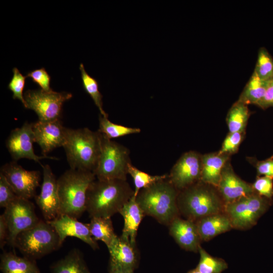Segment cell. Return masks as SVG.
<instances>
[{
	"label": "cell",
	"mask_w": 273,
	"mask_h": 273,
	"mask_svg": "<svg viewBox=\"0 0 273 273\" xmlns=\"http://www.w3.org/2000/svg\"><path fill=\"white\" fill-rule=\"evenodd\" d=\"M134 193L127 180L96 178L87 191L86 211L90 218H111L119 212Z\"/></svg>",
	"instance_id": "obj_1"
},
{
	"label": "cell",
	"mask_w": 273,
	"mask_h": 273,
	"mask_svg": "<svg viewBox=\"0 0 273 273\" xmlns=\"http://www.w3.org/2000/svg\"><path fill=\"white\" fill-rule=\"evenodd\" d=\"M179 192L167 177L141 190L136 201L145 215L169 226L180 214L177 203Z\"/></svg>",
	"instance_id": "obj_2"
},
{
	"label": "cell",
	"mask_w": 273,
	"mask_h": 273,
	"mask_svg": "<svg viewBox=\"0 0 273 273\" xmlns=\"http://www.w3.org/2000/svg\"><path fill=\"white\" fill-rule=\"evenodd\" d=\"M63 147L71 169L94 172L101 154V133L86 127L67 128Z\"/></svg>",
	"instance_id": "obj_3"
},
{
	"label": "cell",
	"mask_w": 273,
	"mask_h": 273,
	"mask_svg": "<svg viewBox=\"0 0 273 273\" xmlns=\"http://www.w3.org/2000/svg\"><path fill=\"white\" fill-rule=\"evenodd\" d=\"M96 179L93 172L70 169L57 179L60 215L79 218L86 211V193Z\"/></svg>",
	"instance_id": "obj_4"
},
{
	"label": "cell",
	"mask_w": 273,
	"mask_h": 273,
	"mask_svg": "<svg viewBox=\"0 0 273 273\" xmlns=\"http://www.w3.org/2000/svg\"><path fill=\"white\" fill-rule=\"evenodd\" d=\"M200 181L179 192L177 203L179 214L196 221L210 215L221 213L222 205L217 194Z\"/></svg>",
	"instance_id": "obj_5"
},
{
	"label": "cell",
	"mask_w": 273,
	"mask_h": 273,
	"mask_svg": "<svg viewBox=\"0 0 273 273\" xmlns=\"http://www.w3.org/2000/svg\"><path fill=\"white\" fill-rule=\"evenodd\" d=\"M61 246L54 228L47 221L40 220L34 226L17 236L14 247L17 248L23 256L36 260Z\"/></svg>",
	"instance_id": "obj_6"
},
{
	"label": "cell",
	"mask_w": 273,
	"mask_h": 273,
	"mask_svg": "<svg viewBox=\"0 0 273 273\" xmlns=\"http://www.w3.org/2000/svg\"><path fill=\"white\" fill-rule=\"evenodd\" d=\"M101 151L94 173L101 180H127L128 167L131 164L129 149L101 133Z\"/></svg>",
	"instance_id": "obj_7"
},
{
	"label": "cell",
	"mask_w": 273,
	"mask_h": 273,
	"mask_svg": "<svg viewBox=\"0 0 273 273\" xmlns=\"http://www.w3.org/2000/svg\"><path fill=\"white\" fill-rule=\"evenodd\" d=\"M271 200L256 193L224 205L233 228L246 230L254 225L270 205Z\"/></svg>",
	"instance_id": "obj_8"
},
{
	"label": "cell",
	"mask_w": 273,
	"mask_h": 273,
	"mask_svg": "<svg viewBox=\"0 0 273 273\" xmlns=\"http://www.w3.org/2000/svg\"><path fill=\"white\" fill-rule=\"evenodd\" d=\"M72 97L71 93L27 90L24 94V107L33 110L41 121L60 119L63 103Z\"/></svg>",
	"instance_id": "obj_9"
},
{
	"label": "cell",
	"mask_w": 273,
	"mask_h": 273,
	"mask_svg": "<svg viewBox=\"0 0 273 273\" xmlns=\"http://www.w3.org/2000/svg\"><path fill=\"white\" fill-rule=\"evenodd\" d=\"M9 228L8 244L14 247L17 236L36 225L40 219L37 216L33 204L28 199L17 197L4 212Z\"/></svg>",
	"instance_id": "obj_10"
},
{
	"label": "cell",
	"mask_w": 273,
	"mask_h": 273,
	"mask_svg": "<svg viewBox=\"0 0 273 273\" xmlns=\"http://www.w3.org/2000/svg\"><path fill=\"white\" fill-rule=\"evenodd\" d=\"M2 173L12 187L16 195L29 200L34 197L39 186L40 173L36 170H27L13 161L4 165Z\"/></svg>",
	"instance_id": "obj_11"
},
{
	"label": "cell",
	"mask_w": 273,
	"mask_h": 273,
	"mask_svg": "<svg viewBox=\"0 0 273 273\" xmlns=\"http://www.w3.org/2000/svg\"><path fill=\"white\" fill-rule=\"evenodd\" d=\"M202 155L195 151L183 154L172 167L168 179L179 191L200 181Z\"/></svg>",
	"instance_id": "obj_12"
},
{
	"label": "cell",
	"mask_w": 273,
	"mask_h": 273,
	"mask_svg": "<svg viewBox=\"0 0 273 273\" xmlns=\"http://www.w3.org/2000/svg\"><path fill=\"white\" fill-rule=\"evenodd\" d=\"M34 142L32 123L26 122L21 127L11 131L6 141V147L15 161L22 158H27L38 163L41 159L44 158L59 159L54 157L43 155L39 156L36 155L33 148Z\"/></svg>",
	"instance_id": "obj_13"
},
{
	"label": "cell",
	"mask_w": 273,
	"mask_h": 273,
	"mask_svg": "<svg viewBox=\"0 0 273 273\" xmlns=\"http://www.w3.org/2000/svg\"><path fill=\"white\" fill-rule=\"evenodd\" d=\"M41 166L42 183L39 194L34 198L44 219L49 221L60 215L57 179L49 165H41Z\"/></svg>",
	"instance_id": "obj_14"
},
{
	"label": "cell",
	"mask_w": 273,
	"mask_h": 273,
	"mask_svg": "<svg viewBox=\"0 0 273 273\" xmlns=\"http://www.w3.org/2000/svg\"><path fill=\"white\" fill-rule=\"evenodd\" d=\"M66 127L60 119L52 121H41L32 123V129L35 143L40 147L43 156L54 149L63 147L66 137Z\"/></svg>",
	"instance_id": "obj_15"
},
{
	"label": "cell",
	"mask_w": 273,
	"mask_h": 273,
	"mask_svg": "<svg viewBox=\"0 0 273 273\" xmlns=\"http://www.w3.org/2000/svg\"><path fill=\"white\" fill-rule=\"evenodd\" d=\"M107 248L110 254L109 271H134L138 267L139 254L136 244L117 236Z\"/></svg>",
	"instance_id": "obj_16"
},
{
	"label": "cell",
	"mask_w": 273,
	"mask_h": 273,
	"mask_svg": "<svg viewBox=\"0 0 273 273\" xmlns=\"http://www.w3.org/2000/svg\"><path fill=\"white\" fill-rule=\"evenodd\" d=\"M56 231L62 246L67 237L78 238L88 245L93 249H99V245L90 235L87 223L66 214L59 215L56 219L47 221Z\"/></svg>",
	"instance_id": "obj_17"
},
{
	"label": "cell",
	"mask_w": 273,
	"mask_h": 273,
	"mask_svg": "<svg viewBox=\"0 0 273 273\" xmlns=\"http://www.w3.org/2000/svg\"><path fill=\"white\" fill-rule=\"evenodd\" d=\"M217 188L224 205L254 193L252 185L240 178L229 162L223 169Z\"/></svg>",
	"instance_id": "obj_18"
},
{
	"label": "cell",
	"mask_w": 273,
	"mask_h": 273,
	"mask_svg": "<svg viewBox=\"0 0 273 273\" xmlns=\"http://www.w3.org/2000/svg\"><path fill=\"white\" fill-rule=\"evenodd\" d=\"M168 226L170 235L180 247L189 251H199L201 240L195 221L179 216Z\"/></svg>",
	"instance_id": "obj_19"
},
{
	"label": "cell",
	"mask_w": 273,
	"mask_h": 273,
	"mask_svg": "<svg viewBox=\"0 0 273 273\" xmlns=\"http://www.w3.org/2000/svg\"><path fill=\"white\" fill-rule=\"evenodd\" d=\"M119 213L124 219V226L120 237L133 244H136L138 228L145 215L137 203L134 195Z\"/></svg>",
	"instance_id": "obj_20"
},
{
	"label": "cell",
	"mask_w": 273,
	"mask_h": 273,
	"mask_svg": "<svg viewBox=\"0 0 273 273\" xmlns=\"http://www.w3.org/2000/svg\"><path fill=\"white\" fill-rule=\"evenodd\" d=\"M229 156L219 152L202 155L200 181L217 187L223 169L229 161Z\"/></svg>",
	"instance_id": "obj_21"
},
{
	"label": "cell",
	"mask_w": 273,
	"mask_h": 273,
	"mask_svg": "<svg viewBox=\"0 0 273 273\" xmlns=\"http://www.w3.org/2000/svg\"><path fill=\"white\" fill-rule=\"evenodd\" d=\"M195 222L201 241H208L233 228L229 217L221 213L204 217Z\"/></svg>",
	"instance_id": "obj_22"
},
{
	"label": "cell",
	"mask_w": 273,
	"mask_h": 273,
	"mask_svg": "<svg viewBox=\"0 0 273 273\" xmlns=\"http://www.w3.org/2000/svg\"><path fill=\"white\" fill-rule=\"evenodd\" d=\"M0 269L2 273H41L36 260L18 256L11 251L1 254Z\"/></svg>",
	"instance_id": "obj_23"
},
{
	"label": "cell",
	"mask_w": 273,
	"mask_h": 273,
	"mask_svg": "<svg viewBox=\"0 0 273 273\" xmlns=\"http://www.w3.org/2000/svg\"><path fill=\"white\" fill-rule=\"evenodd\" d=\"M51 273H91L81 252L74 249L50 267Z\"/></svg>",
	"instance_id": "obj_24"
},
{
	"label": "cell",
	"mask_w": 273,
	"mask_h": 273,
	"mask_svg": "<svg viewBox=\"0 0 273 273\" xmlns=\"http://www.w3.org/2000/svg\"><path fill=\"white\" fill-rule=\"evenodd\" d=\"M87 225L93 239L96 241H102L107 247L117 237L114 232L111 218L92 217Z\"/></svg>",
	"instance_id": "obj_25"
},
{
	"label": "cell",
	"mask_w": 273,
	"mask_h": 273,
	"mask_svg": "<svg viewBox=\"0 0 273 273\" xmlns=\"http://www.w3.org/2000/svg\"><path fill=\"white\" fill-rule=\"evenodd\" d=\"M269 80L260 79L252 73L238 101L257 105L264 96Z\"/></svg>",
	"instance_id": "obj_26"
},
{
	"label": "cell",
	"mask_w": 273,
	"mask_h": 273,
	"mask_svg": "<svg viewBox=\"0 0 273 273\" xmlns=\"http://www.w3.org/2000/svg\"><path fill=\"white\" fill-rule=\"evenodd\" d=\"M250 116L248 106L237 101L230 108L226 117V123L230 132H245Z\"/></svg>",
	"instance_id": "obj_27"
},
{
	"label": "cell",
	"mask_w": 273,
	"mask_h": 273,
	"mask_svg": "<svg viewBox=\"0 0 273 273\" xmlns=\"http://www.w3.org/2000/svg\"><path fill=\"white\" fill-rule=\"evenodd\" d=\"M98 131L107 139L112 140L127 135L136 134L141 130L138 127H127L110 121L108 117L99 115Z\"/></svg>",
	"instance_id": "obj_28"
},
{
	"label": "cell",
	"mask_w": 273,
	"mask_h": 273,
	"mask_svg": "<svg viewBox=\"0 0 273 273\" xmlns=\"http://www.w3.org/2000/svg\"><path fill=\"white\" fill-rule=\"evenodd\" d=\"M82 85L84 90L90 96L95 104L99 109L100 114L108 117V114L105 112L103 107V96L99 88L97 80L90 76L85 71L84 65L81 63L79 66Z\"/></svg>",
	"instance_id": "obj_29"
},
{
	"label": "cell",
	"mask_w": 273,
	"mask_h": 273,
	"mask_svg": "<svg viewBox=\"0 0 273 273\" xmlns=\"http://www.w3.org/2000/svg\"><path fill=\"white\" fill-rule=\"evenodd\" d=\"M198 252L200 260L196 268L201 273H221L228 268L224 260L212 256L201 246Z\"/></svg>",
	"instance_id": "obj_30"
},
{
	"label": "cell",
	"mask_w": 273,
	"mask_h": 273,
	"mask_svg": "<svg viewBox=\"0 0 273 273\" xmlns=\"http://www.w3.org/2000/svg\"><path fill=\"white\" fill-rule=\"evenodd\" d=\"M128 174L133 178L134 189V195L136 196L139 191L148 188L154 184L166 179L168 177V174L159 175H152L145 172L142 171L132 165H129Z\"/></svg>",
	"instance_id": "obj_31"
},
{
	"label": "cell",
	"mask_w": 273,
	"mask_h": 273,
	"mask_svg": "<svg viewBox=\"0 0 273 273\" xmlns=\"http://www.w3.org/2000/svg\"><path fill=\"white\" fill-rule=\"evenodd\" d=\"M253 73L262 80H270L273 79V58L264 47L260 48L258 51Z\"/></svg>",
	"instance_id": "obj_32"
},
{
	"label": "cell",
	"mask_w": 273,
	"mask_h": 273,
	"mask_svg": "<svg viewBox=\"0 0 273 273\" xmlns=\"http://www.w3.org/2000/svg\"><path fill=\"white\" fill-rule=\"evenodd\" d=\"M13 76L8 84V88L13 93V98L20 100L25 106L23 90L26 76H23L16 67L13 69Z\"/></svg>",
	"instance_id": "obj_33"
},
{
	"label": "cell",
	"mask_w": 273,
	"mask_h": 273,
	"mask_svg": "<svg viewBox=\"0 0 273 273\" xmlns=\"http://www.w3.org/2000/svg\"><path fill=\"white\" fill-rule=\"evenodd\" d=\"M244 135V132H229L224 140L218 152L229 155L236 153L243 141Z\"/></svg>",
	"instance_id": "obj_34"
},
{
	"label": "cell",
	"mask_w": 273,
	"mask_h": 273,
	"mask_svg": "<svg viewBox=\"0 0 273 273\" xmlns=\"http://www.w3.org/2000/svg\"><path fill=\"white\" fill-rule=\"evenodd\" d=\"M252 186L254 192L259 195L270 200L273 197L272 178L264 176H259Z\"/></svg>",
	"instance_id": "obj_35"
},
{
	"label": "cell",
	"mask_w": 273,
	"mask_h": 273,
	"mask_svg": "<svg viewBox=\"0 0 273 273\" xmlns=\"http://www.w3.org/2000/svg\"><path fill=\"white\" fill-rule=\"evenodd\" d=\"M17 197L11 186L0 172V207L6 208Z\"/></svg>",
	"instance_id": "obj_36"
},
{
	"label": "cell",
	"mask_w": 273,
	"mask_h": 273,
	"mask_svg": "<svg viewBox=\"0 0 273 273\" xmlns=\"http://www.w3.org/2000/svg\"><path fill=\"white\" fill-rule=\"evenodd\" d=\"M27 77L37 84L40 88L46 92L52 90L50 87L51 77L44 68L34 70L27 73Z\"/></svg>",
	"instance_id": "obj_37"
},
{
	"label": "cell",
	"mask_w": 273,
	"mask_h": 273,
	"mask_svg": "<svg viewBox=\"0 0 273 273\" xmlns=\"http://www.w3.org/2000/svg\"><path fill=\"white\" fill-rule=\"evenodd\" d=\"M257 174L273 179V159L257 161L255 164Z\"/></svg>",
	"instance_id": "obj_38"
},
{
	"label": "cell",
	"mask_w": 273,
	"mask_h": 273,
	"mask_svg": "<svg viewBox=\"0 0 273 273\" xmlns=\"http://www.w3.org/2000/svg\"><path fill=\"white\" fill-rule=\"evenodd\" d=\"M257 106L262 109L273 107V79L269 81L264 96Z\"/></svg>",
	"instance_id": "obj_39"
},
{
	"label": "cell",
	"mask_w": 273,
	"mask_h": 273,
	"mask_svg": "<svg viewBox=\"0 0 273 273\" xmlns=\"http://www.w3.org/2000/svg\"><path fill=\"white\" fill-rule=\"evenodd\" d=\"M9 238V228L4 213L0 215V247L3 249L8 244Z\"/></svg>",
	"instance_id": "obj_40"
},
{
	"label": "cell",
	"mask_w": 273,
	"mask_h": 273,
	"mask_svg": "<svg viewBox=\"0 0 273 273\" xmlns=\"http://www.w3.org/2000/svg\"><path fill=\"white\" fill-rule=\"evenodd\" d=\"M108 273H134L133 271H109Z\"/></svg>",
	"instance_id": "obj_41"
},
{
	"label": "cell",
	"mask_w": 273,
	"mask_h": 273,
	"mask_svg": "<svg viewBox=\"0 0 273 273\" xmlns=\"http://www.w3.org/2000/svg\"><path fill=\"white\" fill-rule=\"evenodd\" d=\"M187 273H201L196 268L189 271Z\"/></svg>",
	"instance_id": "obj_42"
}]
</instances>
